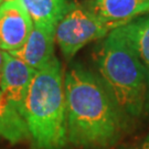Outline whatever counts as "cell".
<instances>
[{
  "mask_svg": "<svg viewBox=\"0 0 149 149\" xmlns=\"http://www.w3.org/2000/svg\"><path fill=\"white\" fill-rule=\"evenodd\" d=\"M64 90L69 143L83 149H105L116 144L127 117L102 79L77 65L65 75Z\"/></svg>",
  "mask_w": 149,
  "mask_h": 149,
  "instance_id": "cell-1",
  "label": "cell"
},
{
  "mask_svg": "<svg viewBox=\"0 0 149 149\" xmlns=\"http://www.w3.org/2000/svg\"><path fill=\"white\" fill-rule=\"evenodd\" d=\"M20 113L34 149H63L68 144L65 90L58 58L36 72Z\"/></svg>",
  "mask_w": 149,
  "mask_h": 149,
  "instance_id": "cell-2",
  "label": "cell"
},
{
  "mask_svg": "<svg viewBox=\"0 0 149 149\" xmlns=\"http://www.w3.org/2000/svg\"><path fill=\"white\" fill-rule=\"evenodd\" d=\"M97 68L117 106L128 118L149 112V72L122 28L109 32L97 51Z\"/></svg>",
  "mask_w": 149,
  "mask_h": 149,
  "instance_id": "cell-3",
  "label": "cell"
},
{
  "mask_svg": "<svg viewBox=\"0 0 149 149\" xmlns=\"http://www.w3.org/2000/svg\"><path fill=\"white\" fill-rule=\"evenodd\" d=\"M113 29L92 9L71 5L55 28V41L65 58H72L87 43L104 38Z\"/></svg>",
  "mask_w": 149,
  "mask_h": 149,
  "instance_id": "cell-4",
  "label": "cell"
},
{
  "mask_svg": "<svg viewBox=\"0 0 149 149\" xmlns=\"http://www.w3.org/2000/svg\"><path fill=\"white\" fill-rule=\"evenodd\" d=\"M33 28L31 17L20 0L0 5V49L11 53L24 45Z\"/></svg>",
  "mask_w": 149,
  "mask_h": 149,
  "instance_id": "cell-5",
  "label": "cell"
},
{
  "mask_svg": "<svg viewBox=\"0 0 149 149\" xmlns=\"http://www.w3.org/2000/svg\"><path fill=\"white\" fill-rule=\"evenodd\" d=\"M55 29L33 23V28L24 45L11 55L22 60L33 69L41 70L53 59Z\"/></svg>",
  "mask_w": 149,
  "mask_h": 149,
  "instance_id": "cell-6",
  "label": "cell"
},
{
  "mask_svg": "<svg viewBox=\"0 0 149 149\" xmlns=\"http://www.w3.org/2000/svg\"><path fill=\"white\" fill-rule=\"evenodd\" d=\"M3 66L0 79V88L20 111L22 102L37 70L22 60L3 51Z\"/></svg>",
  "mask_w": 149,
  "mask_h": 149,
  "instance_id": "cell-7",
  "label": "cell"
},
{
  "mask_svg": "<svg viewBox=\"0 0 149 149\" xmlns=\"http://www.w3.org/2000/svg\"><path fill=\"white\" fill-rule=\"evenodd\" d=\"M91 9L114 30L149 12V0H93Z\"/></svg>",
  "mask_w": 149,
  "mask_h": 149,
  "instance_id": "cell-8",
  "label": "cell"
},
{
  "mask_svg": "<svg viewBox=\"0 0 149 149\" xmlns=\"http://www.w3.org/2000/svg\"><path fill=\"white\" fill-rule=\"evenodd\" d=\"M0 137L11 144L30 138V133L19 108L0 88Z\"/></svg>",
  "mask_w": 149,
  "mask_h": 149,
  "instance_id": "cell-9",
  "label": "cell"
},
{
  "mask_svg": "<svg viewBox=\"0 0 149 149\" xmlns=\"http://www.w3.org/2000/svg\"><path fill=\"white\" fill-rule=\"evenodd\" d=\"M33 23L56 28L70 8L68 0H20Z\"/></svg>",
  "mask_w": 149,
  "mask_h": 149,
  "instance_id": "cell-10",
  "label": "cell"
},
{
  "mask_svg": "<svg viewBox=\"0 0 149 149\" xmlns=\"http://www.w3.org/2000/svg\"><path fill=\"white\" fill-rule=\"evenodd\" d=\"M120 28L139 59L149 70V16L139 18Z\"/></svg>",
  "mask_w": 149,
  "mask_h": 149,
  "instance_id": "cell-11",
  "label": "cell"
},
{
  "mask_svg": "<svg viewBox=\"0 0 149 149\" xmlns=\"http://www.w3.org/2000/svg\"><path fill=\"white\" fill-rule=\"evenodd\" d=\"M3 62H5V58H3V51L0 49V79H1V72H2Z\"/></svg>",
  "mask_w": 149,
  "mask_h": 149,
  "instance_id": "cell-12",
  "label": "cell"
},
{
  "mask_svg": "<svg viewBox=\"0 0 149 149\" xmlns=\"http://www.w3.org/2000/svg\"><path fill=\"white\" fill-rule=\"evenodd\" d=\"M140 149H149V134L147 135V137L145 138L144 141H143V145H141V148Z\"/></svg>",
  "mask_w": 149,
  "mask_h": 149,
  "instance_id": "cell-13",
  "label": "cell"
},
{
  "mask_svg": "<svg viewBox=\"0 0 149 149\" xmlns=\"http://www.w3.org/2000/svg\"><path fill=\"white\" fill-rule=\"evenodd\" d=\"M6 1H11V0H0V5L3 3V2H6Z\"/></svg>",
  "mask_w": 149,
  "mask_h": 149,
  "instance_id": "cell-14",
  "label": "cell"
},
{
  "mask_svg": "<svg viewBox=\"0 0 149 149\" xmlns=\"http://www.w3.org/2000/svg\"><path fill=\"white\" fill-rule=\"evenodd\" d=\"M127 149H135V148H127Z\"/></svg>",
  "mask_w": 149,
  "mask_h": 149,
  "instance_id": "cell-15",
  "label": "cell"
}]
</instances>
